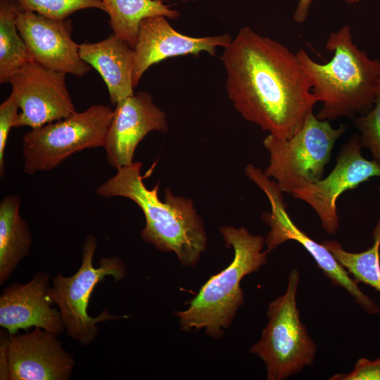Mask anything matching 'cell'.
<instances>
[{
  "label": "cell",
  "mask_w": 380,
  "mask_h": 380,
  "mask_svg": "<svg viewBox=\"0 0 380 380\" xmlns=\"http://www.w3.org/2000/svg\"><path fill=\"white\" fill-rule=\"evenodd\" d=\"M342 1L352 4H356V3L360 2L362 0H342Z\"/></svg>",
  "instance_id": "cell-28"
},
{
  "label": "cell",
  "mask_w": 380,
  "mask_h": 380,
  "mask_svg": "<svg viewBox=\"0 0 380 380\" xmlns=\"http://www.w3.org/2000/svg\"><path fill=\"white\" fill-rule=\"evenodd\" d=\"M50 274L37 272L27 283H13L0 296V326L11 335L20 329L39 327L56 336L65 327L58 310L51 307L48 293Z\"/></svg>",
  "instance_id": "cell-16"
},
{
  "label": "cell",
  "mask_w": 380,
  "mask_h": 380,
  "mask_svg": "<svg viewBox=\"0 0 380 380\" xmlns=\"http://www.w3.org/2000/svg\"><path fill=\"white\" fill-rule=\"evenodd\" d=\"M353 121L360 133L362 146L380 162V82L372 108L367 114L354 117Z\"/></svg>",
  "instance_id": "cell-23"
},
{
  "label": "cell",
  "mask_w": 380,
  "mask_h": 380,
  "mask_svg": "<svg viewBox=\"0 0 380 380\" xmlns=\"http://www.w3.org/2000/svg\"><path fill=\"white\" fill-rule=\"evenodd\" d=\"M65 75L31 61L10 76L8 82L20 109L13 127L36 128L76 112Z\"/></svg>",
  "instance_id": "cell-10"
},
{
  "label": "cell",
  "mask_w": 380,
  "mask_h": 380,
  "mask_svg": "<svg viewBox=\"0 0 380 380\" xmlns=\"http://www.w3.org/2000/svg\"><path fill=\"white\" fill-rule=\"evenodd\" d=\"M362 147L360 137H353L341 148L333 170L325 179L291 194L313 208L323 229L329 234L336 233L339 227L336 203L341 194L355 189L372 177H380V162L374 158L365 159L361 153Z\"/></svg>",
  "instance_id": "cell-11"
},
{
  "label": "cell",
  "mask_w": 380,
  "mask_h": 380,
  "mask_svg": "<svg viewBox=\"0 0 380 380\" xmlns=\"http://www.w3.org/2000/svg\"><path fill=\"white\" fill-rule=\"evenodd\" d=\"M163 15L144 18L139 26L135 59L132 72V84L137 88L144 73L152 65L167 58L196 55L206 51L215 55L219 46L224 48L232 40L229 34L194 37L175 30Z\"/></svg>",
  "instance_id": "cell-15"
},
{
  "label": "cell",
  "mask_w": 380,
  "mask_h": 380,
  "mask_svg": "<svg viewBox=\"0 0 380 380\" xmlns=\"http://www.w3.org/2000/svg\"><path fill=\"white\" fill-rule=\"evenodd\" d=\"M141 162L117 170L101 184L96 194L104 198L125 197L142 210L146 225L141 238L162 252H173L184 267L196 265L207 248L208 237L201 217L193 201L165 190L164 201L158 195L159 183L152 189L145 186L141 175Z\"/></svg>",
  "instance_id": "cell-2"
},
{
  "label": "cell",
  "mask_w": 380,
  "mask_h": 380,
  "mask_svg": "<svg viewBox=\"0 0 380 380\" xmlns=\"http://www.w3.org/2000/svg\"><path fill=\"white\" fill-rule=\"evenodd\" d=\"M325 47L333 57L324 64L303 49L296 53L312 94L322 103L316 117L329 121L367 114L374 106L380 82V59L370 58L354 43L348 25L331 33Z\"/></svg>",
  "instance_id": "cell-3"
},
{
  "label": "cell",
  "mask_w": 380,
  "mask_h": 380,
  "mask_svg": "<svg viewBox=\"0 0 380 380\" xmlns=\"http://www.w3.org/2000/svg\"><path fill=\"white\" fill-rule=\"evenodd\" d=\"M6 341L4 336L1 338L0 344V379H8V364L6 352Z\"/></svg>",
  "instance_id": "cell-27"
},
{
  "label": "cell",
  "mask_w": 380,
  "mask_h": 380,
  "mask_svg": "<svg viewBox=\"0 0 380 380\" xmlns=\"http://www.w3.org/2000/svg\"><path fill=\"white\" fill-rule=\"evenodd\" d=\"M245 174L265 192L270 203L271 210L263 213L261 217L270 227L265 238L266 251L269 253L289 240L298 242L312 255L332 285L345 289L369 314H380L378 305L360 290L358 282L350 277L349 272L334 255L322 243L312 239L293 223L287 213L283 191L277 182L270 180L259 167L252 164L245 167Z\"/></svg>",
  "instance_id": "cell-9"
},
{
  "label": "cell",
  "mask_w": 380,
  "mask_h": 380,
  "mask_svg": "<svg viewBox=\"0 0 380 380\" xmlns=\"http://www.w3.org/2000/svg\"><path fill=\"white\" fill-rule=\"evenodd\" d=\"M23 10L36 12L46 17L68 19L80 10L96 8L106 13L101 0H15Z\"/></svg>",
  "instance_id": "cell-22"
},
{
  "label": "cell",
  "mask_w": 380,
  "mask_h": 380,
  "mask_svg": "<svg viewBox=\"0 0 380 380\" xmlns=\"http://www.w3.org/2000/svg\"><path fill=\"white\" fill-rule=\"evenodd\" d=\"M21 201L16 194L0 202V285L10 279L20 262L30 251L32 234L20 213Z\"/></svg>",
  "instance_id": "cell-18"
},
{
  "label": "cell",
  "mask_w": 380,
  "mask_h": 380,
  "mask_svg": "<svg viewBox=\"0 0 380 380\" xmlns=\"http://www.w3.org/2000/svg\"><path fill=\"white\" fill-rule=\"evenodd\" d=\"M16 25L32 61L78 77L90 71L91 65L81 58L79 44L72 39L71 20L52 19L22 9Z\"/></svg>",
  "instance_id": "cell-12"
},
{
  "label": "cell",
  "mask_w": 380,
  "mask_h": 380,
  "mask_svg": "<svg viewBox=\"0 0 380 380\" xmlns=\"http://www.w3.org/2000/svg\"><path fill=\"white\" fill-rule=\"evenodd\" d=\"M329 380H380V356L375 360L360 358L350 373L336 374Z\"/></svg>",
  "instance_id": "cell-25"
},
{
  "label": "cell",
  "mask_w": 380,
  "mask_h": 380,
  "mask_svg": "<svg viewBox=\"0 0 380 380\" xmlns=\"http://www.w3.org/2000/svg\"><path fill=\"white\" fill-rule=\"evenodd\" d=\"M298 270L290 273L286 292L268 306V323L250 349L265 364L267 380H282L315 360L317 346L301 322L296 304Z\"/></svg>",
  "instance_id": "cell-7"
},
{
  "label": "cell",
  "mask_w": 380,
  "mask_h": 380,
  "mask_svg": "<svg viewBox=\"0 0 380 380\" xmlns=\"http://www.w3.org/2000/svg\"><path fill=\"white\" fill-rule=\"evenodd\" d=\"M81 58L94 68L105 82L112 105L133 95L135 51L114 34L94 43L79 44Z\"/></svg>",
  "instance_id": "cell-17"
},
{
  "label": "cell",
  "mask_w": 380,
  "mask_h": 380,
  "mask_svg": "<svg viewBox=\"0 0 380 380\" xmlns=\"http://www.w3.org/2000/svg\"><path fill=\"white\" fill-rule=\"evenodd\" d=\"M109 15L113 34L134 49L141 21L147 17L163 15L177 19L180 13L161 0H101Z\"/></svg>",
  "instance_id": "cell-19"
},
{
  "label": "cell",
  "mask_w": 380,
  "mask_h": 380,
  "mask_svg": "<svg viewBox=\"0 0 380 380\" xmlns=\"http://www.w3.org/2000/svg\"><path fill=\"white\" fill-rule=\"evenodd\" d=\"M113 115L108 106H91L82 112L32 128L23 137V172L49 171L72 154L103 147Z\"/></svg>",
  "instance_id": "cell-8"
},
{
  "label": "cell",
  "mask_w": 380,
  "mask_h": 380,
  "mask_svg": "<svg viewBox=\"0 0 380 380\" xmlns=\"http://www.w3.org/2000/svg\"><path fill=\"white\" fill-rule=\"evenodd\" d=\"M152 131L167 132L168 123L151 94L139 91L120 101L103 146L108 163L116 170L132 164L137 146Z\"/></svg>",
  "instance_id": "cell-13"
},
{
  "label": "cell",
  "mask_w": 380,
  "mask_h": 380,
  "mask_svg": "<svg viewBox=\"0 0 380 380\" xmlns=\"http://www.w3.org/2000/svg\"><path fill=\"white\" fill-rule=\"evenodd\" d=\"M374 243L367 250L351 253L344 250L340 243L324 240L322 243L357 282H362L380 293V217L373 230Z\"/></svg>",
  "instance_id": "cell-21"
},
{
  "label": "cell",
  "mask_w": 380,
  "mask_h": 380,
  "mask_svg": "<svg viewBox=\"0 0 380 380\" xmlns=\"http://www.w3.org/2000/svg\"><path fill=\"white\" fill-rule=\"evenodd\" d=\"M56 334L39 327L9 334L6 341L9 380H68L75 361Z\"/></svg>",
  "instance_id": "cell-14"
},
{
  "label": "cell",
  "mask_w": 380,
  "mask_h": 380,
  "mask_svg": "<svg viewBox=\"0 0 380 380\" xmlns=\"http://www.w3.org/2000/svg\"><path fill=\"white\" fill-rule=\"evenodd\" d=\"M18 101L11 93L0 105V175L5 172L4 153L9 132L14 126L15 118L18 114Z\"/></svg>",
  "instance_id": "cell-24"
},
{
  "label": "cell",
  "mask_w": 380,
  "mask_h": 380,
  "mask_svg": "<svg viewBox=\"0 0 380 380\" xmlns=\"http://www.w3.org/2000/svg\"><path fill=\"white\" fill-rule=\"evenodd\" d=\"M313 1L314 0H299L293 17L295 22L300 24L305 23Z\"/></svg>",
  "instance_id": "cell-26"
},
{
  "label": "cell",
  "mask_w": 380,
  "mask_h": 380,
  "mask_svg": "<svg viewBox=\"0 0 380 380\" xmlns=\"http://www.w3.org/2000/svg\"><path fill=\"white\" fill-rule=\"evenodd\" d=\"M346 129L343 125L334 128L328 120H319L312 113L289 139L269 134L263 140L270 154L265 175L288 194L321 179L334 144Z\"/></svg>",
  "instance_id": "cell-6"
},
{
  "label": "cell",
  "mask_w": 380,
  "mask_h": 380,
  "mask_svg": "<svg viewBox=\"0 0 380 380\" xmlns=\"http://www.w3.org/2000/svg\"><path fill=\"white\" fill-rule=\"evenodd\" d=\"M226 89L236 110L270 134L289 139L318 102L296 53L249 27L224 47Z\"/></svg>",
  "instance_id": "cell-1"
},
{
  "label": "cell",
  "mask_w": 380,
  "mask_h": 380,
  "mask_svg": "<svg viewBox=\"0 0 380 380\" xmlns=\"http://www.w3.org/2000/svg\"><path fill=\"white\" fill-rule=\"evenodd\" d=\"M22 10L15 0H0V83L8 82L10 76L32 61L16 25Z\"/></svg>",
  "instance_id": "cell-20"
},
{
  "label": "cell",
  "mask_w": 380,
  "mask_h": 380,
  "mask_svg": "<svg viewBox=\"0 0 380 380\" xmlns=\"http://www.w3.org/2000/svg\"><path fill=\"white\" fill-rule=\"evenodd\" d=\"M220 232L225 246L234 249L232 262L209 278L186 310L175 312L182 331L203 329L213 338H221L232 324L243 303L242 279L263 266L268 253L262 251L265 238L251 234L244 227L222 226Z\"/></svg>",
  "instance_id": "cell-4"
},
{
  "label": "cell",
  "mask_w": 380,
  "mask_h": 380,
  "mask_svg": "<svg viewBox=\"0 0 380 380\" xmlns=\"http://www.w3.org/2000/svg\"><path fill=\"white\" fill-rule=\"evenodd\" d=\"M96 248V238L88 234L77 272L70 277L56 274L52 277V286L48 288L49 297L61 314L68 336L83 346H88L95 340L99 331L97 324L128 317L113 315L106 309L96 317L87 312L91 295L97 284L108 276L118 282L127 274L122 260L117 256L102 258L99 266L95 267L93 258Z\"/></svg>",
  "instance_id": "cell-5"
}]
</instances>
